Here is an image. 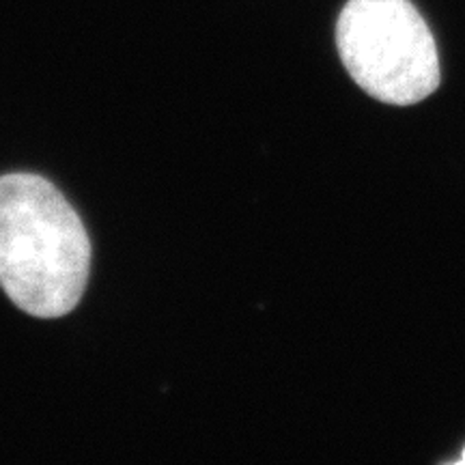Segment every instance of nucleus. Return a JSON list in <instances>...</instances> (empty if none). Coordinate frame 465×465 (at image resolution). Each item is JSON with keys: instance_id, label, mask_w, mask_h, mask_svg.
I'll use <instances>...</instances> for the list:
<instances>
[{"instance_id": "nucleus-3", "label": "nucleus", "mask_w": 465, "mask_h": 465, "mask_svg": "<svg viewBox=\"0 0 465 465\" xmlns=\"http://www.w3.org/2000/svg\"><path fill=\"white\" fill-rule=\"evenodd\" d=\"M461 463H465V450H463V455H461Z\"/></svg>"}, {"instance_id": "nucleus-2", "label": "nucleus", "mask_w": 465, "mask_h": 465, "mask_svg": "<svg viewBox=\"0 0 465 465\" xmlns=\"http://www.w3.org/2000/svg\"><path fill=\"white\" fill-rule=\"evenodd\" d=\"M336 45L356 84L383 104L411 106L440 86L435 39L410 0H349Z\"/></svg>"}, {"instance_id": "nucleus-1", "label": "nucleus", "mask_w": 465, "mask_h": 465, "mask_svg": "<svg viewBox=\"0 0 465 465\" xmlns=\"http://www.w3.org/2000/svg\"><path fill=\"white\" fill-rule=\"evenodd\" d=\"M91 265L84 224L39 174L0 177V287L33 317L69 315Z\"/></svg>"}]
</instances>
